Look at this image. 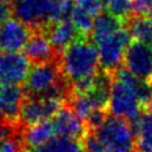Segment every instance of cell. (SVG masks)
Masks as SVG:
<instances>
[{
    "label": "cell",
    "mask_w": 152,
    "mask_h": 152,
    "mask_svg": "<svg viewBox=\"0 0 152 152\" xmlns=\"http://www.w3.org/2000/svg\"><path fill=\"white\" fill-rule=\"evenodd\" d=\"M151 10H152V0H133L132 15L146 17Z\"/></svg>",
    "instance_id": "cell-21"
},
{
    "label": "cell",
    "mask_w": 152,
    "mask_h": 152,
    "mask_svg": "<svg viewBox=\"0 0 152 152\" xmlns=\"http://www.w3.org/2000/svg\"><path fill=\"white\" fill-rule=\"evenodd\" d=\"M56 134L52 120H44L32 126L25 127L23 131V141L25 145V150L36 148L50 139L55 138Z\"/></svg>",
    "instance_id": "cell-13"
},
{
    "label": "cell",
    "mask_w": 152,
    "mask_h": 152,
    "mask_svg": "<svg viewBox=\"0 0 152 152\" xmlns=\"http://www.w3.org/2000/svg\"><path fill=\"white\" fill-rule=\"evenodd\" d=\"M24 99L25 90L20 84H0V119L12 129H17L23 126L19 116Z\"/></svg>",
    "instance_id": "cell-6"
},
{
    "label": "cell",
    "mask_w": 152,
    "mask_h": 152,
    "mask_svg": "<svg viewBox=\"0 0 152 152\" xmlns=\"http://www.w3.org/2000/svg\"><path fill=\"white\" fill-rule=\"evenodd\" d=\"M24 55L33 65L56 61L61 56V53L50 43L46 34L40 30L32 31L24 46Z\"/></svg>",
    "instance_id": "cell-8"
},
{
    "label": "cell",
    "mask_w": 152,
    "mask_h": 152,
    "mask_svg": "<svg viewBox=\"0 0 152 152\" xmlns=\"http://www.w3.org/2000/svg\"><path fill=\"white\" fill-rule=\"evenodd\" d=\"M124 65L134 76L152 81V46L132 40L126 49Z\"/></svg>",
    "instance_id": "cell-7"
},
{
    "label": "cell",
    "mask_w": 152,
    "mask_h": 152,
    "mask_svg": "<svg viewBox=\"0 0 152 152\" xmlns=\"http://www.w3.org/2000/svg\"><path fill=\"white\" fill-rule=\"evenodd\" d=\"M107 12L121 19L125 24L132 17L133 0H102Z\"/></svg>",
    "instance_id": "cell-19"
},
{
    "label": "cell",
    "mask_w": 152,
    "mask_h": 152,
    "mask_svg": "<svg viewBox=\"0 0 152 152\" xmlns=\"http://www.w3.org/2000/svg\"><path fill=\"white\" fill-rule=\"evenodd\" d=\"M94 133L103 152H138L135 132L126 119L108 115Z\"/></svg>",
    "instance_id": "cell-2"
},
{
    "label": "cell",
    "mask_w": 152,
    "mask_h": 152,
    "mask_svg": "<svg viewBox=\"0 0 152 152\" xmlns=\"http://www.w3.org/2000/svg\"><path fill=\"white\" fill-rule=\"evenodd\" d=\"M59 66L69 83L99 74V50L90 37H78L66 46L61 52Z\"/></svg>",
    "instance_id": "cell-1"
},
{
    "label": "cell",
    "mask_w": 152,
    "mask_h": 152,
    "mask_svg": "<svg viewBox=\"0 0 152 152\" xmlns=\"http://www.w3.org/2000/svg\"><path fill=\"white\" fill-rule=\"evenodd\" d=\"M30 71V62L19 52H2L0 55L1 83L19 84L26 80Z\"/></svg>",
    "instance_id": "cell-10"
},
{
    "label": "cell",
    "mask_w": 152,
    "mask_h": 152,
    "mask_svg": "<svg viewBox=\"0 0 152 152\" xmlns=\"http://www.w3.org/2000/svg\"><path fill=\"white\" fill-rule=\"evenodd\" d=\"M94 17L89 12L75 5V8L71 14V21L80 37H90L94 26Z\"/></svg>",
    "instance_id": "cell-18"
},
{
    "label": "cell",
    "mask_w": 152,
    "mask_h": 152,
    "mask_svg": "<svg viewBox=\"0 0 152 152\" xmlns=\"http://www.w3.org/2000/svg\"><path fill=\"white\" fill-rule=\"evenodd\" d=\"M43 32L46 34V37L50 40V43L52 44V46L59 53L80 37L71 19L51 24Z\"/></svg>",
    "instance_id": "cell-12"
},
{
    "label": "cell",
    "mask_w": 152,
    "mask_h": 152,
    "mask_svg": "<svg viewBox=\"0 0 152 152\" xmlns=\"http://www.w3.org/2000/svg\"><path fill=\"white\" fill-rule=\"evenodd\" d=\"M131 124L135 132L138 152H152V119L144 112Z\"/></svg>",
    "instance_id": "cell-15"
},
{
    "label": "cell",
    "mask_w": 152,
    "mask_h": 152,
    "mask_svg": "<svg viewBox=\"0 0 152 152\" xmlns=\"http://www.w3.org/2000/svg\"><path fill=\"white\" fill-rule=\"evenodd\" d=\"M12 131H15V129L10 128V127H8V126L0 119V144H1V141L7 137V134L11 133Z\"/></svg>",
    "instance_id": "cell-23"
},
{
    "label": "cell",
    "mask_w": 152,
    "mask_h": 152,
    "mask_svg": "<svg viewBox=\"0 0 152 152\" xmlns=\"http://www.w3.org/2000/svg\"><path fill=\"white\" fill-rule=\"evenodd\" d=\"M26 152H84V150L82 141L80 140L64 137H55L45 144L36 148L27 150Z\"/></svg>",
    "instance_id": "cell-17"
},
{
    "label": "cell",
    "mask_w": 152,
    "mask_h": 152,
    "mask_svg": "<svg viewBox=\"0 0 152 152\" xmlns=\"http://www.w3.org/2000/svg\"><path fill=\"white\" fill-rule=\"evenodd\" d=\"M0 55H1V53H0Z\"/></svg>",
    "instance_id": "cell-26"
},
{
    "label": "cell",
    "mask_w": 152,
    "mask_h": 152,
    "mask_svg": "<svg viewBox=\"0 0 152 152\" xmlns=\"http://www.w3.org/2000/svg\"><path fill=\"white\" fill-rule=\"evenodd\" d=\"M145 112L148 114V116L152 119V100L150 101V103L147 104V107H146V109H145Z\"/></svg>",
    "instance_id": "cell-24"
},
{
    "label": "cell",
    "mask_w": 152,
    "mask_h": 152,
    "mask_svg": "<svg viewBox=\"0 0 152 152\" xmlns=\"http://www.w3.org/2000/svg\"><path fill=\"white\" fill-rule=\"evenodd\" d=\"M74 2L76 4V6L86 10L95 18L100 15L103 10L102 0H74Z\"/></svg>",
    "instance_id": "cell-20"
},
{
    "label": "cell",
    "mask_w": 152,
    "mask_h": 152,
    "mask_svg": "<svg viewBox=\"0 0 152 152\" xmlns=\"http://www.w3.org/2000/svg\"><path fill=\"white\" fill-rule=\"evenodd\" d=\"M13 14L11 0H0V25L4 24Z\"/></svg>",
    "instance_id": "cell-22"
},
{
    "label": "cell",
    "mask_w": 152,
    "mask_h": 152,
    "mask_svg": "<svg viewBox=\"0 0 152 152\" xmlns=\"http://www.w3.org/2000/svg\"><path fill=\"white\" fill-rule=\"evenodd\" d=\"M132 42L131 34L126 27L100 39L95 43L100 56V70L113 75L124 64L126 49Z\"/></svg>",
    "instance_id": "cell-3"
},
{
    "label": "cell",
    "mask_w": 152,
    "mask_h": 152,
    "mask_svg": "<svg viewBox=\"0 0 152 152\" xmlns=\"http://www.w3.org/2000/svg\"><path fill=\"white\" fill-rule=\"evenodd\" d=\"M32 30L17 19H8L0 25V49L4 52H18L24 49Z\"/></svg>",
    "instance_id": "cell-9"
},
{
    "label": "cell",
    "mask_w": 152,
    "mask_h": 152,
    "mask_svg": "<svg viewBox=\"0 0 152 152\" xmlns=\"http://www.w3.org/2000/svg\"><path fill=\"white\" fill-rule=\"evenodd\" d=\"M52 122L55 132L56 134H58V137L71 138L82 141L88 133V128L84 121L78 118L65 103L53 116Z\"/></svg>",
    "instance_id": "cell-11"
},
{
    "label": "cell",
    "mask_w": 152,
    "mask_h": 152,
    "mask_svg": "<svg viewBox=\"0 0 152 152\" xmlns=\"http://www.w3.org/2000/svg\"><path fill=\"white\" fill-rule=\"evenodd\" d=\"M146 18H147V19H148V20L151 21V24H152V10H151V11H150V12L147 13V15H146Z\"/></svg>",
    "instance_id": "cell-25"
},
{
    "label": "cell",
    "mask_w": 152,
    "mask_h": 152,
    "mask_svg": "<svg viewBox=\"0 0 152 152\" xmlns=\"http://www.w3.org/2000/svg\"><path fill=\"white\" fill-rule=\"evenodd\" d=\"M132 40L140 42L152 46V24L146 17L132 15L125 24Z\"/></svg>",
    "instance_id": "cell-16"
},
{
    "label": "cell",
    "mask_w": 152,
    "mask_h": 152,
    "mask_svg": "<svg viewBox=\"0 0 152 152\" xmlns=\"http://www.w3.org/2000/svg\"><path fill=\"white\" fill-rule=\"evenodd\" d=\"M64 101L57 99H44L26 96L20 108V124L24 127L32 126L55 116L64 106Z\"/></svg>",
    "instance_id": "cell-5"
},
{
    "label": "cell",
    "mask_w": 152,
    "mask_h": 152,
    "mask_svg": "<svg viewBox=\"0 0 152 152\" xmlns=\"http://www.w3.org/2000/svg\"><path fill=\"white\" fill-rule=\"evenodd\" d=\"M122 27H125V23L121 19L114 17L108 12H102L94 20V26H93L90 38L94 43H96L100 39L116 32Z\"/></svg>",
    "instance_id": "cell-14"
},
{
    "label": "cell",
    "mask_w": 152,
    "mask_h": 152,
    "mask_svg": "<svg viewBox=\"0 0 152 152\" xmlns=\"http://www.w3.org/2000/svg\"><path fill=\"white\" fill-rule=\"evenodd\" d=\"M52 0H11L13 15L32 31H44L49 26Z\"/></svg>",
    "instance_id": "cell-4"
}]
</instances>
